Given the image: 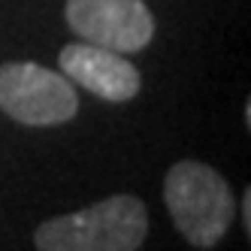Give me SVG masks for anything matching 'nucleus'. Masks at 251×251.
<instances>
[{
    "label": "nucleus",
    "instance_id": "obj_1",
    "mask_svg": "<svg viewBox=\"0 0 251 251\" xmlns=\"http://www.w3.org/2000/svg\"><path fill=\"white\" fill-rule=\"evenodd\" d=\"M149 233L146 203L115 194L73 215H58L37 227V251H136Z\"/></svg>",
    "mask_w": 251,
    "mask_h": 251
},
{
    "label": "nucleus",
    "instance_id": "obj_6",
    "mask_svg": "<svg viewBox=\"0 0 251 251\" xmlns=\"http://www.w3.org/2000/svg\"><path fill=\"white\" fill-rule=\"evenodd\" d=\"M248 209H251V194L245 191V197H242V221H245V233L251 230V215H248Z\"/></svg>",
    "mask_w": 251,
    "mask_h": 251
},
{
    "label": "nucleus",
    "instance_id": "obj_2",
    "mask_svg": "<svg viewBox=\"0 0 251 251\" xmlns=\"http://www.w3.org/2000/svg\"><path fill=\"white\" fill-rule=\"evenodd\" d=\"M164 203L173 224L194 248H215L236 218L227 178L200 160H178L164 178Z\"/></svg>",
    "mask_w": 251,
    "mask_h": 251
},
{
    "label": "nucleus",
    "instance_id": "obj_5",
    "mask_svg": "<svg viewBox=\"0 0 251 251\" xmlns=\"http://www.w3.org/2000/svg\"><path fill=\"white\" fill-rule=\"evenodd\" d=\"M61 73L73 82L82 85L85 91L94 97H103L109 103H124L136 97L139 91V70L112 49H103L94 43H70L58 55Z\"/></svg>",
    "mask_w": 251,
    "mask_h": 251
},
{
    "label": "nucleus",
    "instance_id": "obj_3",
    "mask_svg": "<svg viewBox=\"0 0 251 251\" xmlns=\"http://www.w3.org/2000/svg\"><path fill=\"white\" fill-rule=\"evenodd\" d=\"M0 109L27 127H51L79 112V97L64 73L30 61H9L0 67Z\"/></svg>",
    "mask_w": 251,
    "mask_h": 251
},
{
    "label": "nucleus",
    "instance_id": "obj_4",
    "mask_svg": "<svg viewBox=\"0 0 251 251\" xmlns=\"http://www.w3.org/2000/svg\"><path fill=\"white\" fill-rule=\"evenodd\" d=\"M64 15L85 43L118 55L142 51L154 37V19L142 0H67Z\"/></svg>",
    "mask_w": 251,
    "mask_h": 251
}]
</instances>
